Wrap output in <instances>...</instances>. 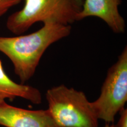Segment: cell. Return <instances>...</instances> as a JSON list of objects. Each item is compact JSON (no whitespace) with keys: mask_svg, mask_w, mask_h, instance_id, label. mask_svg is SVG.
I'll return each instance as SVG.
<instances>
[{"mask_svg":"<svg viewBox=\"0 0 127 127\" xmlns=\"http://www.w3.org/2000/svg\"><path fill=\"white\" fill-rule=\"evenodd\" d=\"M71 29V25L47 23L31 34L0 36V52L10 60L15 74L24 84L34 76L46 50L69 36Z\"/></svg>","mask_w":127,"mask_h":127,"instance_id":"obj_1","label":"cell"},{"mask_svg":"<svg viewBox=\"0 0 127 127\" xmlns=\"http://www.w3.org/2000/svg\"><path fill=\"white\" fill-rule=\"evenodd\" d=\"M23 1V7L11 14L6 21V27L16 35L23 34L39 22L71 25L78 21L84 4V0Z\"/></svg>","mask_w":127,"mask_h":127,"instance_id":"obj_2","label":"cell"},{"mask_svg":"<svg viewBox=\"0 0 127 127\" xmlns=\"http://www.w3.org/2000/svg\"><path fill=\"white\" fill-rule=\"evenodd\" d=\"M48 109L58 127H98V118L82 91L64 84L48 89Z\"/></svg>","mask_w":127,"mask_h":127,"instance_id":"obj_3","label":"cell"},{"mask_svg":"<svg viewBox=\"0 0 127 127\" xmlns=\"http://www.w3.org/2000/svg\"><path fill=\"white\" fill-rule=\"evenodd\" d=\"M127 101V47L108 70L101 93L91 102L98 120L112 124L115 117L124 108Z\"/></svg>","mask_w":127,"mask_h":127,"instance_id":"obj_4","label":"cell"},{"mask_svg":"<svg viewBox=\"0 0 127 127\" xmlns=\"http://www.w3.org/2000/svg\"><path fill=\"white\" fill-rule=\"evenodd\" d=\"M0 125L5 127H58L48 109L30 110L0 102Z\"/></svg>","mask_w":127,"mask_h":127,"instance_id":"obj_5","label":"cell"},{"mask_svg":"<svg viewBox=\"0 0 127 127\" xmlns=\"http://www.w3.org/2000/svg\"><path fill=\"white\" fill-rule=\"evenodd\" d=\"M121 0H84L78 21L90 17L101 19L115 34H124L126 24L119 11Z\"/></svg>","mask_w":127,"mask_h":127,"instance_id":"obj_6","label":"cell"},{"mask_svg":"<svg viewBox=\"0 0 127 127\" xmlns=\"http://www.w3.org/2000/svg\"><path fill=\"white\" fill-rule=\"evenodd\" d=\"M15 98H23L36 105L42 102V95L39 90L30 85L14 82L5 72L0 60V102Z\"/></svg>","mask_w":127,"mask_h":127,"instance_id":"obj_7","label":"cell"},{"mask_svg":"<svg viewBox=\"0 0 127 127\" xmlns=\"http://www.w3.org/2000/svg\"><path fill=\"white\" fill-rule=\"evenodd\" d=\"M23 0H0V18L11 8L18 5Z\"/></svg>","mask_w":127,"mask_h":127,"instance_id":"obj_8","label":"cell"},{"mask_svg":"<svg viewBox=\"0 0 127 127\" xmlns=\"http://www.w3.org/2000/svg\"><path fill=\"white\" fill-rule=\"evenodd\" d=\"M120 118L114 127H127V109L124 108L120 112Z\"/></svg>","mask_w":127,"mask_h":127,"instance_id":"obj_9","label":"cell"},{"mask_svg":"<svg viewBox=\"0 0 127 127\" xmlns=\"http://www.w3.org/2000/svg\"><path fill=\"white\" fill-rule=\"evenodd\" d=\"M103 127H114V124H107L106 123V124L104 125Z\"/></svg>","mask_w":127,"mask_h":127,"instance_id":"obj_10","label":"cell"}]
</instances>
